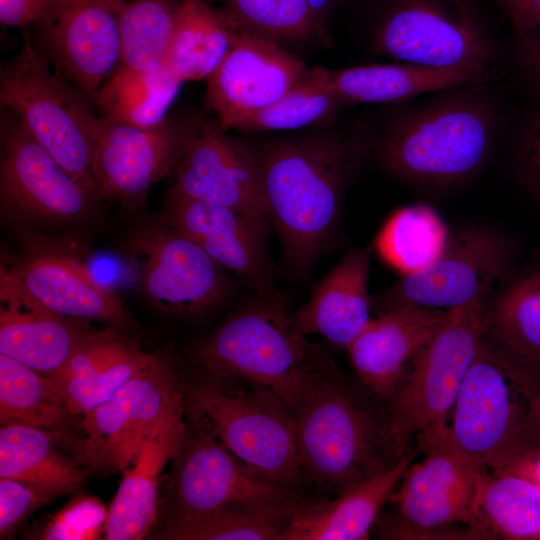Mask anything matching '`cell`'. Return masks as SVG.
<instances>
[{
    "label": "cell",
    "mask_w": 540,
    "mask_h": 540,
    "mask_svg": "<svg viewBox=\"0 0 540 540\" xmlns=\"http://www.w3.org/2000/svg\"><path fill=\"white\" fill-rule=\"evenodd\" d=\"M256 150L267 224L279 238L286 264L302 274L333 237L360 146L352 138L318 132Z\"/></svg>",
    "instance_id": "6da1fadb"
},
{
    "label": "cell",
    "mask_w": 540,
    "mask_h": 540,
    "mask_svg": "<svg viewBox=\"0 0 540 540\" xmlns=\"http://www.w3.org/2000/svg\"><path fill=\"white\" fill-rule=\"evenodd\" d=\"M381 401L330 357L315 368L293 410L301 477L341 493L396 464L407 450Z\"/></svg>",
    "instance_id": "7a4b0ae2"
},
{
    "label": "cell",
    "mask_w": 540,
    "mask_h": 540,
    "mask_svg": "<svg viewBox=\"0 0 540 540\" xmlns=\"http://www.w3.org/2000/svg\"><path fill=\"white\" fill-rule=\"evenodd\" d=\"M539 395L540 365L486 333L452 407L449 432L485 469L504 470L540 449Z\"/></svg>",
    "instance_id": "3957f363"
},
{
    "label": "cell",
    "mask_w": 540,
    "mask_h": 540,
    "mask_svg": "<svg viewBox=\"0 0 540 540\" xmlns=\"http://www.w3.org/2000/svg\"><path fill=\"white\" fill-rule=\"evenodd\" d=\"M276 292L226 320L196 350L212 378L271 392L293 413L310 373L329 356L309 343Z\"/></svg>",
    "instance_id": "277c9868"
},
{
    "label": "cell",
    "mask_w": 540,
    "mask_h": 540,
    "mask_svg": "<svg viewBox=\"0 0 540 540\" xmlns=\"http://www.w3.org/2000/svg\"><path fill=\"white\" fill-rule=\"evenodd\" d=\"M494 118L487 102L455 94L413 109L385 130L379 154L394 175L427 185L471 178L492 145Z\"/></svg>",
    "instance_id": "5b68a950"
},
{
    "label": "cell",
    "mask_w": 540,
    "mask_h": 540,
    "mask_svg": "<svg viewBox=\"0 0 540 540\" xmlns=\"http://www.w3.org/2000/svg\"><path fill=\"white\" fill-rule=\"evenodd\" d=\"M0 104L97 198L92 136L96 107L53 69L26 31L19 53L0 68Z\"/></svg>",
    "instance_id": "8992f818"
},
{
    "label": "cell",
    "mask_w": 540,
    "mask_h": 540,
    "mask_svg": "<svg viewBox=\"0 0 540 540\" xmlns=\"http://www.w3.org/2000/svg\"><path fill=\"white\" fill-rule=\"evenodd\" d=\"M192 422L267 479L292 488L301 480L293 413L264 389L212 379L185 392Z\"/></svg>",
    "instance_id": "52a82bcc"
},
{
    "label": "cell",
    "mask_w": 540,
    "mask_h": 540,
    "mask_svg": "<svg viewBox=\"0 0 540 540\" xmlns=\"http://www.w3.org/2000/svg\"><path fill=\"white\" fill-rule=\"evenodd\" d=\"M486 300L446 310L431 340L413 358L406 378L389 397L388 411L398 444L407 450L413 435L447 421L479 344L487 333Z\"/></svg>",
    "instance_id": "ba28073f"
},
{
    "label": "cell",
    "mask_w": 540,
    "mask_h": 540,
    "mask_svg": "<svg viewBox=\"0 0 540 540\" xmlns=\"http://www.w3.org/2000/svg\"><path fill=\"white\" fill-rule=\"evenodd\" d=\"M201 119L178 112L137 127L98 116L92 135L98 200L140 206L152 186L175 171Z\"/></svg>",
    "instance_id": "9c48e42d"
},
{
    "label": "cell",
    "mask_w": 540,
    "mask_h": 540,
    "mask_svg": "<svg viewBox=\"0 0 540 540\" xmlns=\"http://www.w3.org/2000/svg\"><path fill=\"white\" fill-rule=\"evenodd\" d=\"M373 45L381 55L437 68L488 66L494 55L471 0H394Z\"/></svg>",
    "instance_id": "30bf717a"
},
{
    "label": "cell",
    "mask_w": 540,
    "mask_h": 540,
    "mask_svg": "<svg viewBox=\"0 0 540 540\" xmlns=\"http://www.w3.org/2000/svg\"><path fill=\"white\" fill-rule=\"evenodd\" d=\"M187 427L174 456L172 513L166 525L201 518L230 506H267L296 501L290 487L273 482L227 450L207 430Z\"/></svg>",
    "instance_id": "8fae6325"
},
{
    "label": "cell",
    "mask_w": 540,
    "mask_h": 540,
    "mask_svg": "<svg viewBox=\"0 0 540 540\" xmlns=\"http://www.w3.org/2000/svg\"><path fill=\"white\" fill-rule=\"evenodd\" d=\"M128 248L142 293L158 310L198 315L223 298V268L161 217L137 229Z\"/></svg>",
    "instance_id": "7c38bea8"
},
{
    "label": "cell",
    "mask_w": 540,
    "mask_h": 540,
    "mask_svg": "<svg viewBox=\"0 0 540 540\" xmlns=\"http://www.w3.org/2000/svg\"><path fill=\"white\" fill-rule=\"evenodd\" d=\"M424 459L410 465L394 495L404 526L421 533L454 523H476L477 497L485 469L453 440L447 421L417 435Z\"/></svg>",
    "instance_id": "4fadbf2b"
},
{
    "label": "cell",
    "mask_w": 540,
    "mask_h": 540,
    "mask_svg": "<svg viewBox=\"0 0 540 540\" xmlns=\"http://www.w3.org/2000/svg\"><path fill=\"white\" fill-rule=\"evenodd\" d=\"M0 198L5 211L26 219L73 222L99 201L1 107Z\"/></svg>",
    "instance_id": "5bb4252c"
},
{
    "label": "cell",
    "mask_w": 540,
    "mask_h": 540,
    "mask_svg": "<svg viewBox=\"0 0 540 540\" xmlns=\"http://www.w3.org/2000/svg\"><path fill=\"white\" fill-rule=\"evenodd\" d=\"M183 400L171 365L157 354L110 399L82 416L84 459L97 469L123 472L156 422Z\"/></svg>",
    "instance_id": "9a60e30c"
},
{
    "label": "cell",
    "mask_w": 540,
    "mask_h": 540,
    "mask_svg": "<svg viewBox=\"0 0 540 540\" xmlns=\"http://www.w3.org/2000/svg\"><path fill=\"white\" fill-rule=\"evenodd\" d=\"M125 0H54L36 23L38 48L53 69L95 105L120 63L118 12Z\"/></svg>",
    "instance_id": "2e32d148"
},
{
    "label": "cell",
    "mask_w": 540,
    "mask_h": 540,
    "mask_svg": "<svg viewBox=\"0 0 540 540\" xmlns=\"http://www.w3.org/2000/svg\"><path fill=\"white\" fill-rule=\"evenodd\" d=\"M511 253L502 239L478 229L456 233L427 267L404 277L382 296L388 308L416 305L448 310L486 300L509 270Z\"/></svg>",
    "instance_id": "e0dca14e"
},
{
    "label": "cell",
    "mask_w": 540,
    "mask_h": 540,
    "mask_svg": "<svg viewBox=\"0 0 540 540\" xmlns=\"http://www.w3.org/2000/svg\"><path fill=\"white\" fill-rule=\"evenodd\" d=\"M169 191L233 209L268 227L258 153L202 117L175 169Z\"/></svg>",
    "instance_id": "ac0fdd59"
},
{
    "label": "cell",
    "mask_w": 540,
    "mask_h": 540,
    "mask_svg": "<svg viewBox=\"0 0 540 540\" xmlns=\"http://www.w3.org/2000/svg\"><path fill=\"white\" fill-rule=\"evenodd\" d=\"M308 68L271 40L238 30L216 70L207 79L206 107L230 130L239 119L279 99Z\"/></svg>",
    "instance_id": "d6986e66"
},
{
    "label": "cell",
    "mask_w": 540,
    "mask_h": 540,
    "mask_svg": "<svg viewBox=\"0 0 540 540\" xmlns=\"http://www.w3.org/2000/svg\"><path fill=\"white\" fill-rule=\"evenodd\" d=\"M8 265L33 297L59 315L117 330L129 321L117 293L99 282L85 261L65 246L34 241Z\"/></svg>",
    "instance_id": "ffe728a7"
},
{
    "label": "cell",
    "mask_w": 540,
    "mask_h": 540,
    "mask_svg": "<svg viewBox=\"0 0 540 540\" xmlns=\"http://www.w3.org/2000/svg\"><path fill=\"white\" fill-rule=\"evenodd\" d=\"M160 217L195 241L223 269L242 278L257 294L275 293L265 246L267 226L225 206L169 190Z\"/></svg>",
    "instance_id": "44dd1931"
},
{
    "label": "cell",
    "mask_w": 540,
    "mask_h": 540,
    "mask_svg": "<svg viewBox=\"0 0 540 540\" xmlns=\"http://www.w3.org/2000/svg\"><path fill=\"white\" fill-rule=\"evenodd\" d=\"M445 314L446 310L398 305L371 318L346 348L358 380L387 401L406 364L431 340Z\"/></svg>",
    "instance_id": "7402d4cb"
},
{
    "label": "cell",
    "mask_w": 540,
    "mask_h": 540,
    "mask_svg": "<svg viewBox=\"0 0 540 540\" xmlns=\"http://www.w3.org/2000/svg\"><path fill=\"white\" fill-rule=\"evenodd\" d=\"M88 333L74 319L50 310L0 267V353L49 375Z\"/></svg>",
    "instance_id": "603a6c76"
},
{
    "label": "cell",
    "mask_w": 540,
    "mask_h": 540,
    "mask_svg": "<svg viewBox=\"0 0 540 540\" xmlns=\"http://www.w3.org/2000/svg\"><path fill=\"white\" fill-rule=\"evenodd\" d=\"M156 355L108 327L88 332L48 376L69 414L83 416L110 399Z\"/></svg>",
    "instance_id": "cb8c5ba5"
},
{
    "label": "cell",
    "mask_w": 540,
    "mask_h": 540,
    "mask_svg": "<svg viewBox=\"0 0 540 540\" xmlns=\"http://www.w3.org/2000/svg\"><path fill=\"white\" fill-rule=\"evenodd\" d=\"M184 405V400L175 404L156 422L132 464L122 472L108 507L104 539L139 540L149 535L156 518L160 474L186 432Z\"/></svg>",
    "instance_id": "d4e9b609"
},
{
    "label": "cell",
    "mask_w": 540,
    "mask_h": 540,
    "mask_svg": "<svg viewBox=\"0 0 540 540\" xmlns=\"http://www.w3.org/2000/svg\"><path fill=\"white\" fill-rule=\"evenodd\" d=\"M369 267L368 249L348 251L293 313L299 329L346 349L371 320Z\"/></svg>",
    "instance_id": "484cf974"
},
{
    "label": "cell",
    "mask_w": 540,
    "mask_h": 540,
    "mask_svg": "<svg viewBox=\"0 0 540 540\" xmlns=\"http://www.w3.org/2000/svg\"><path fill=\"white\" fill-rule=\"evenodd\" d=\"M414 452L396 464L339 493L331 501L306 504L292 518L280 540L367 539L383 504L411 465Z\"/></svg>",
    "instance_id": "4316f807"
},
{
    "label": "cell",
    "mask_w": 540,
    "mask_h": 540,
    "mask_svg": "<svg viewBox=\"0 0 540 540\" xmlns=\"http://www.w3.org/2000/svg\"><path fill=\"white\" fill-rule=\"evenodd\" d=\"M487 65L437 68L412 63L371 64L330 70V83L342 106L398 102L434 91L479 83Z\"/></svg>",
    "instance_id": "83f0119b"
},
{
    "label": "cell",
    "mask_w": 540,
    "mask_h": 540,
    "mask_svg": "<svg viewBox=\"0 0 540 540\" xmlns=\"http://www.w3.org/2000/svg\"><path fill=\"white\" fill-rule=\"evenodd\" d=\"M238 29L205 0H181L162 66L179 82L208 79L230 49Z\"/></svg>",
    "instance_id": "f1b7e54d"
},
{
    "label": "cell",
    "mask_w": 540,
    "mask_h": 540,
    "mask_svg": "<svg viewBox=\"0 0 540 540\" xmlns=\"http://www.w3.org/2000/svg\"><path fill=\"white\" fill-rule=\"evenodd\" d=\"M89 470L61 454L48 431L21 423L0 429V477L23 481L56 496L77 489Z\"/></svg>",
    "instance_id": "f546056e"
},
{
    "label": "cell",
    "mask_w": 540,
    "mask_h": 540,
    "mask_svg": "<svg viewBox=\"0 0 540 540\" xmlns=\"http://www.w3.org/2000/svg\"><path fill=\"white\" fill-rule=\"evenodd\" d=\"M484 471L474 529L507 539L540 540V485L510 472Z\"/></svg>",
    "instance_id": "4dcf8cb0"
},
{
    "label": "cell",
    "mask_w": 540,
    "mask_h": 540,
    "mask_svg": "<svg viewBox=\"0 0 540 540\" xmlns=\"http://www.w3.org/2000/svg\"><path fill=\"white\" fill-rule=\"evenodd\" d=\"M181 84L163 66L119 67L100 88L95 107L112 120L149 127L167 116Z\"/></svg>",
    "instance_id": "1f68e13d"
},
{
    "label": "cell",
    "mask_w": 540,
    "mask_h": 540,
    "mask_svg": "<svg viewBox=\"0 0 540 540\" xmlns=\"http://www.w3.org/2000/svg\"><path fill=\"white\" fill-rule=\"evenodd\" d=\"M71 415L52 378L0 353V421L63 433Z\"/></svg>",
    "instance_id": "d6a6232c"
},
{
    "label": "cell",
    "mask_w": 540,
    "mask_h": 540,
    "mask_svg": "<svg viewBox=\"0 0 540 540\" xmlns=\"http://www.w3.org/2000/svg\"><path fill=\"white\" fill-rule=\"evenodd\" d=\"M300 501L267 506H230L188 522L166 525L153 535L165 540H280Z\"/></svg>",
    "instance_id": "836d02e7"
},
{
    "label": "cell",
    "mask_w": 540,
    "mask_h": 540,
    "mask_svg": "<svg viewBox=\"0 0 540 540\" xmlns=\"http://www.w3.org/2000/svg\"><path fill=\"white\" fill-rule=\"evenodd\" d=\"M342 104L330 83V70L315 67L267 107L236 121L231 129L245 132L291 131L326 123Z\"/></svg>",
    "instance_id": "e575fe53"
},
{
    "label": "cell",
    "mask_w": 540,
    "mask_h": 540,
    "mask_svg": "<svg viewBox=\"0 0 540 540\" xmlns=\"http://www.w3.org/2000/svg\"><path fill=\"white\" fill-rule=\"evenodd\" d=\"M447 227L431 207L416 204L397 210L376 239L382 258L404 275L427 267L446 248Z\"/></svg>",
    "instance_id": "d590c367"
},
{
    "label": "cell",
    "mask_w": 540,
    "mask_h": 540,
    "mask_svg": "<svg viewBox=\"0 0 540 540\" xmlns=\"http://www.w3.org/2000/svg\"><path fill=\"white\" fill-rule=\"evenodd\" d=\"M181 0H125L118 12L119 67L162 66Z\"/></svg>",
    "instance_id": "8d00e7d4"
},
{
    "label": "cell",
    "mask_w": 540,
    "mask_h": 540,
    "mask_svg": "<svg viewBox=\"0 0 540 540\" xmlns=\"http://www.w3.org/2000/svg\"><path fill=\"white\" fill-rule=\"evenodd\" d=\"M487 322L494 340L540 365V265L510 284L488 311Z\"/></svg>",
    "instance_id": "74e56055"
},
{
    "label": "cell",
    "mask_w": 540,
    "mask_h": 540,
    "mask_svg": "<svg viewBox=\"0 0 540 540\" xmlns=\"http://www.w3.org/2000/svg\"><path fill=\"white\" fill-rule=\"evenodd\" d=\"M235 28L283 44H305L325 35L307 0H218Z\"/></svg>",
    "instance_id": "f35d334b"
},
{
    "label": "cell",
    "mask_w": 540,
    "mask_h": 540,
    "mask_svg": "<svg viewBox=\"0 0 540 540\" xmlns=\"http://www.w3.org/2000/svg\"><path fill=\"white\" fill-rule=\"evenodd\" d=\"M108 508L97 498L79 495L68 501L44 525L41 539L95 540L104 535Z\"/></svg>",
    "instance_id": "ab89813d"
},
{
    "label": "cell",
    "mask_w": 540,
    "mask_h": 540,
    "mask_svg": "<svg viewBox=\"0 0 540 540\" xmlns=\"http://www.w3.org/2000/svg\"><path fill=\"white\" fill-rule=\"evenodd\" d=\"M55 497L32 484L0 477V538L9 536L30 513Z\"/></svg>",
    "instance_id": "60d3db41"
},
{
    "label": "cell",
    "mask_w": 540,
    "mask_h": 540,
    "mask_svg": "<svg viewBox=\"0 0 540 540\" xmlns=\"http://www.w3.org/2000/svg\"><path fill=\"white\" fill-rule=\"evenodd\" d=\"M517 167L523 183L540 198V110L524 132L518 150Z\"/></svg>",
    "instance_id": "b9f144b4"
},
{
    "label": "cell",
    "mask_w": 540,
    "mask_h": 540,
    "mask_svg": "<svg viewBox=\"0 0 540 540\" xmlns=\"http://www.w3.org/2000/svg\"><path fill=\"white\" fill-rule=\"evenodd\" d=\"M54 0H0L3 26L25 28L39 21L53 6Z\"/></svg>",
    "instance_id": "7bdbcfd3"
},
{
    "label": "cell",
    "mask_w": 540,
    "mask_h": 540,
    "mask_svg": "<svg viewBox=\"0 0 540 540\" xmlns=\"http://www.w3.org/2000/svg\"><path fill=\"white\" fill-rule=\"evenodd\" d=\"M513 27L531 41L540 33V0H501Z\"/></svg>",
    "instance_id": "ee69618b"
},
{
    "label": "cell",
    "mask_w": 540,
    "mask_h": 540,
    "mask_svg": "<svg viewBox=\"0 0 540 540\" xmlns=\"http://www.w3.org/2000/svg\"><path fill=\"white\" fill-rule=\"evenodd\" d=\"M501 472H510L540 485V449L526 454Z\"/></svg>",
    "instance_id": "f6af8a7d"
},
{
    "label": "cell",
    "mask_w": 540,
    "mask_h": 540,
    "mask_svg": "<svg viewBox=\"0 0 540 540\" xmlns=\"http://www.w3.org/2000/svg\"><path fill=\"white\" fill-rule=\"evenodd\" d=\"M318 19L325 26V20L331 12L336 0H307Z\"/></svg>",
    "instance_id": "bcb514c9"
},
{
    "label": "cell",
    "mask_w": 540,
    "mask_h": 540,
    "mask_svg": "<svg viewBox=\"0 0 540 540\" xmlns=\"http://www.w3.org/2000/svg\"><path fill=\"white\" fill-rule=\"evenodd\" d=\"M531 64L540 90V33L532 40Z\"/></svg>",
    "instance_id": "7dc6e473"
},
{
    "label": "cell",
    "mask_w": 540,
    "mask_h": 540,
    "mask_svg": "<svg viewBox=\"0 0 540 540\" xmlns=\"http://www.w3.org/2000/svg\"><path fill=\"white\" fill-rule=\"evenodd\" d=\"M538 418H539V423H540V395L538 399Z\"/></svg>",
    "instance_id": "c3c4849f"
}]
</instances>
